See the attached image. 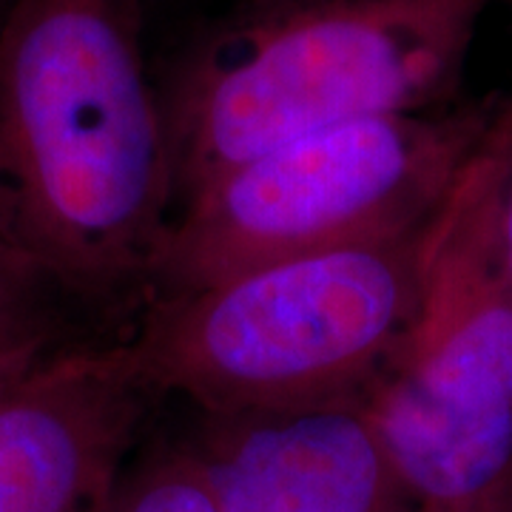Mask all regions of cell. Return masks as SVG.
<instances>
[{
  "mask_svg": "<svg viewBox=\"0 0 512 512\" xmlns=\"http://www.w3.org/2000/svg\"><path fill=\"white\" fill-rule=\"evenodd\" d=\"M146 0H6L0 18V251L57 293L154 279L177 185Z\"/></svg>",
  "mask_w": 512,
  "mask_h": 512,
  "instance_id": "1",
  "label": "cell"
},
{
  "mask_svg": "<svg viewBox=\"0 0 512 512\" xmlns=\"http://www.w3.org/2000/svg\"><path fill=\"white\" fill-rule=\"evenodd\" d=\"M495 0H237L160 83L177 208L265 151L456 106Z\"/></svg>",
  "mask_w": 512,
  "mask_h": 512,
  "instance_id": "2",
  "label": "cell"
},
{
  "mask_svg": "<svg viewBox=\"0 0 512 512\" xmlns=\"http://www.w3.org/2000/svg\"><path fill=\"white\" fill-rule=\"evenodd\" d=\"M421 231L160 296L126 345L205 416L367 396L416 313Z\"/></svg>",
  "mask_w": 512,
  "mask_h": 512,
  "instance_id": "3",
  "label": "cell"
},
{
  "mask_svg": "<svg viewBox=\"0 0 512 512\" xmlns=\"http://www.w3.org/2000/svg\"><path fill=\"white\" fill-rule=\"evenodd\" d=\"M498 97L328 128L239 163L177 208L151 285L188 293L296 256L419 234Z\"/></svg>",
  "mask_w": 512,
  "mask_h": 512,
  "instance_id": "4",
  "label": "cell"
},
{
  "mask_svg": "<svg viewBox=\"0 0 512 512\" xmlns=\"http://www.w3.org/2000/svg\"><path fill=\"white\" fill-rule=\"evenodd\" d=\"M493 194L487 128L421 231L416 313L367 393L407 504H464L512 484V285Z\"/></svg>",
  "mask_w": 512,
  "mask_h": 512,
  "instance_id": "5",
  "label": "cell"
},
{
  "mask_svg": "<svg viewBox=\"0 0 512 512\" xmlns=\"http://www.w3.org/2000/svg\"><path fill=\"white\" fill-rule=\"evenodd\" d=\"M157 390L126 342L43 353L0 390V512H94Z\"/></svg>",
  "mask_w": 512,
  "mask_h": 512,
  "instance_id": "6",
  "label": "cell"
},
{
  "mask_svg": "<svg viewBox=\"0 0 512 512\" xmlns=\"http://www.w3.org/2000/svg\"><path fill=\"white\" fill-rule=\"evenodd\" d=\"M217 512H399L367 396L205 416L185 450Z\"/></svg>",
  "mask_w": 512,
  "mask_h": 512,
  "instance_id": "7",
  "label": "cell"
},
{
  "mask_svg": "<svg viewBox=\"0 0 512 512\" xmlns=\"http://www.w3.org/2000/svg\"><path fill=\"white\" fill-rule=\"evenodd\" d=\"M60 296L46 279L0 251V365L60 348Z\"/></svg>",
  "mask_w": 512,
  "mask_h": 512,
  "instance_id": "8",
  "label": "cell"
},
{
  "mask_svg": "<svg viewBox=\"0 0 512 512\" xmlns=\"http://www.w3.org/2000/svg\"><path fill=\"white\" fill-rule=\"evenodd\" d=\"M94 512H217L188 453L123 470Z\"/></svg>",
  "mask_w": 512,
  "mask_h": 512,
  "instance_id": "9",
  "label": "cell"
},
{
  "mask_svg": "<svg viewBox=\"0 0 512 512\" xmlns=\"http://www.w3.org/2000/svg\"><path fill=\"white\" fill-rule=\"evenodd\" d=\"M490 151L495 165V242L504 274L512 285V97H498L490 126Z\"/></svg>",
  "mask_w": 512,
  "mask_h": 512,
  "instance_id": "10",
  "label": "cell"
},
{
  "mask_svg": "<svg viewBox=\"0 0 512 512\" xmlns=\"http://www.w3.org/2000/svg\"><path fill=\"white\" fill-rule=\"evenodd\" d=\"M399 512H512V484L464 504H404Z\"/></svg>",
  "mask_w": 512,
  "mask_h": 512,
  "instance_id": "11",
  "label": "cell"
},
{
  "mask_svg": "<svg viewBox=\"0 0 512 512\" xmlns=\"http://www.w3.org/2000/svg\"><path fill=\"white\" fill-rule=\"evenodd\" d=\"M35 359H40V356H35ZM35 359H20V362H6V365H0V390L6 387V384L12 382L18 373H23L26 367L32 365Z\"/></svg>",
  "mask_w": 512,
  "mask_h": 512,
  "instance_id": "12",
  "label": "cell"
},
{
  "mask_svg": "<svg viewBox=\"0 0 512 512\" xmlns=\"http://www.w3.org/2000/svg\"><path fill=\"white\" fill-rule=\"evenodd\" d=\"M3 9H6V0H0V18H3Z\"/></svg>",
  "mask_w": 512,
  "mask_h": 512,
  "instance_id": "13",
  "label": "cell"
},
{
  "mask_svg": "<svg viewBox=\"0 0 512 512\" xmlns=\"http://www.w3.org/2000/svg\"><path fill=\"white\" fill-rule=\"evenodd\" d=\"M504 3H507V6H512V0H504Z\"/></svg>",
  "mask_w": 512,
  "mask_h": 512,
  "instance_id": "14",
  "label": "cell"
}]
</instances>
